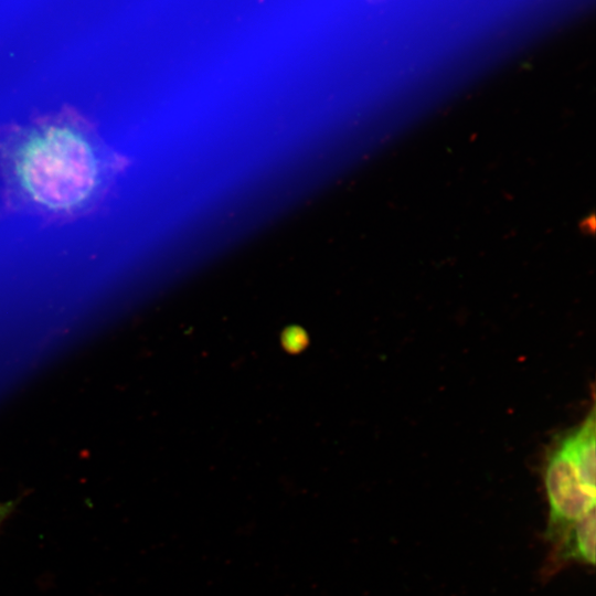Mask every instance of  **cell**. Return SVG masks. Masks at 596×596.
Wrapping results in <instances>:
<instances>
[{
	"instance_id": "cell-1",
	"label": "cell",
	"mask_w": 596,
	"mask_h": 596,
	"mask_svg": "<svg viewBox=\"0 0 596 596\" xmlns=\"http://www.w3.org/2000/svg\"><path fill=\"white\" fill-rule=\"evenodd\" d=\"M128 160L92 120L63 108L0 130V180L7 207L49 221L99 210Z\"/></svg>"
},
{
	"instance_id": "cell-2",
	"label": "cell",
	"mask_w": 596,
	"mask_h": 596,
	"mask_svg": "<svg viewBox=\"0 0 596 596\" xmlns=\"http://www.w3.org/2000/svg\"><path fill=\"white\" fill-rule=\"evenodd\" d=\"M595 413L593 405L581 423L555 435L545 453V538L552 544L570 525L595 513Z\"/></svg>"
},
{
	"instance_id": "cell-3",
	"label": "cell",
	"mask_w": 596,
	"mask_h": 596,
	"mask_svg": "<svg viewBox=\"0 0 596 596\" xmlns=\"http://www.w3.org/2000/svg\"><path fill=\"white\" fill-rule=\"evenodd\" d=\"M554 568L570 562L595 564V513L570 525L552 544Z\"/></svg>"
},
{
	"instance_id": "cell-4",
	"label": "cell",
	"mask_w": 596,
	"mask_h": 596,
	"mask_svg": "<svg viewBox=\"0 0 596 596\" xmlns=\"http://www.w3.org/2000/svg\"><path fill=\"white\" fill-rule=\"evenodd\" d=\"M13 505H14V503L12 501L0 502V524L11 513V511L13 509Z\"/></svg>"
}]
</instances>
